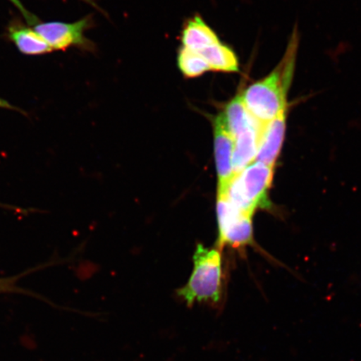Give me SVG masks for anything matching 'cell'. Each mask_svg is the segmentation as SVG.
Masks as SVG:
<instances>
[{"mask_svg": "<svg viewBox=\"0 0 361 361\" xmlns=\"http://www.w3.org/2000/svg\"><path fill=\"white\" fill-rule=\"evenodd\" d=\"M198 53L207 61L211 71L224 73H236L239 71L236 54L227 45L219 42Z\"/></svg>", "mask_w": 361, "mask_h": 361, "instance_id": "11", "label": "cell"}, {"mask_svg": "<svg viewBox=\"0 0 361 361\" xmlns=\"http://www.w3.org/2000/svg\"><path fill=\"white\" fill-rule=\"evenodd\" d=\"M8 37L19 51L26 56H42L53 52L49 44L32 26L13 25L8 30Z\"/></svg>", "mask_w": 361, "mask_h": 361, "instance_id": "9", "label": "cell"}, {"mask_svg": "<svg viewBox=\"0 0 361 361\" xmlns=\"http://www.w3.org/2000/svg\"><path fill=\"white\" fill-rule=\"evenodd\" d=\"M8 1H10L13 6H16L17 10L20 12L21 15L25 18L29 25L33 26L39 22L37 17L33 15L32 13H30L28 10H26V8L24 6V4L21 3L20 0H8Z\"/></svg>", "mask_w": 361, "mask_h": 361, "instance_id": "15", "label": "cell"}, {"mask_svg": "<svg viewBox=\"0 0 361 361\" xmlns=\"http://www.w3.org/2000/svg\"><path fill=\"white\" fill-rule=\"evenodd\" d=\"M183 47L200 52L216 44L219 39L200 16H195L187 22L182 31Z\"/></svg>", "mask_w": 361, "mask_h": 361, "instance_id": "10", "label": "cell"}, {"mask_svg": "<svg viewBox=\"0 0 361 361\" xmlns=\"http://www.w3.org/2000/svg\"><path fill=\"white\" fill-rule=\"evenodd\" d=\"M297 47V36L293 35L279 65L265 78L252 83L241 93L246 109L262 124H267L287 112L288 92L295 73Z\"/></svg>", "mask_w": 361, "mask_h": 361, "instance_id": "1", "label": "cell"}, {"mask_svg": "<svg viewBox=\"0 0 361 361\" xmlns=\"http://www.w3.org/2000/svg\"><path fill=\"white\" fill-rule=\"evenodd\" d=\"M287 112L265 124L262 132L256 161L274 166L286 137Z\"/></svg>", "mask_w": 361, "mask_h": 361, "instance_id": "8", "label": "cell"}, {"mask_svg": "<svg viewBox=\"0 0 361 361\" xmlns=\"http://www.w3.org/2000/svg\"><path fill=\"white\" fill-rule=\"evenodd\" d=\"M81 1L89 4L90 6H92L94 8H98L97 0H81Z\"/></svg>", "mask_w": 361, "mask_h": 361, "instance_id": "16", "label": "cell"}, {"mask_svg": "<svg viewBox=\"0 0 361 361\" xmlns=\"http://www.w3.org/2000/svg\"><path fill=\"white\" fill-rule=\"evenodd\" d=\"M194 269L186 286L178 290V295L189 307L207 304L219 308L224 301V286L221 255L201 243L193 255Z\"/></svg>", "mask_w": 361, "mask_h": 361, "instance_id": "2", "label": "cell"}, {"mask_svg": "<svg viewBox=\"0 0 361 361\" xmlns=\"http://www.w3.org/2000/svg\"><path fill=\"white\" fill-rule=\"evenodd\" d=\"M216 213L219 225V247H239L252 243V216L243 213L227 197L218 195Z\"/></svg>", "mask_w": 361, "mask_h": 361, "instance_id": "4", "label": "cell"}, {"mask_svg": "<svg viewBox=\"0 0 361 361\" xmlns=\"http://www.w3.org/2000/svg\"><path fill=\"white\" fill-rule=\"evenodd\" d=\"M53 264H56L55 262H52L51 264H44L43 265H39L38 267H35L31 269H28L25 271V272H23L21 274L15 275V276H10V277H2L0 278V293H22V295H28L34 298H37V299L39 300H44V301H47V299L45 298H43L42 295H38V293H35L32 291L25 290V288H23L18 286V282L20 281L22 278H24L26 276V275L32 274L36 272V271H38L39 269H42L43 268H47L48 266H51Z\"/></svg>", "mask_w": 361, "mask_h": 361, "instance_id": "14", "label": "cell"}, {"mask_svg": "<svg viewBox=\"0 0 361 361\" xmlns=\"http://www.w3.org/2000/svg\"><path fill=\"white\" fill-rule=\"evenodd\" d=\"M214 132V156L218 173V194L224 192L233 178V151L234 140L226 126L223 112L213 121Z\"/></svg>", "mask_w": 361, "mask_h": 361, "instance_id": "6", "label": "cell"}, {"mask_svg": "<svg viewBox=\"0 0 361 361\" xmlns=\"http://www.w3.org/2000/svg\"><path fill=\"white\" fill-rule=\"evenodd\" d=\"M264 124L255 118L234 138L233 151V174L236 175L256 159Z\"/></svg>", "mask_w": 361, "mask_h": 361, "instance_id": "7", "label": "cell"}, {"mask_svg": "<svg viewBox=\"0 0 361 361\" xmlns=\"http://www.w3.org/2000/svg\"><path fill=\"white\" fill-rule=\"evenodd\" d=\"M223 115L226 126L233 140L255 119L246 109L241 93L238 94L227 104Z\"/></svg>", "mask_w": 361, "mask_h": 361, "instance_id": "12", "label": "cell"}, {"mask_svg": "<svg viewBox=\"0 0 361 361\" xmlns=\"http://www.w3.org/2000/svg\"><path fill=\"white\" fill-rule=\"evenodd\" d=\"M92 18L87 16L73 23L39 22L32 27L42 36L53 51H66L71 47L93 51L94 44L85 35V31L92 26Z\"/></svg>", "mask_w": 361, "mask_h": 361, "instance_id": "5", "label": "cell"}, {"mask_svg": "<svg viewBox=\"0 0 361 361\" xmlns=\"http://www.w3.org/2000/svg\"><path fill=\"white\" fill-rule=\"evenodd\" d=\"M178 66L186 78H197L211 71L207 61L200 53L188 48L180 49L178 56Z\"/></svg>", "mask_w": 361, "mask_h": 361, "instance_id": "13", "label": "cell"}, {"mask_svg": "<svg viewBox=\"0 0 361 361\" xmlns=\"http://www.w3.org/2000/svg\"><path fill=\"white\" fill-rule=\"evenodd\" d=\"M274 168L255 161L233 176L224 195L243 213L252 216L259 207H269L268 191L272 184Z\"/></svg>", "mask_w": 361, "mask_h": 361, "instance_id": "3", "label": "cell"}, {"mask_svg": "<svg viewBox=\"0 0 361 361\" xmlns=\"http://www.w3.org/2000/svg\"><path fill=\"white\" fill-rule=\"evenodd\" d=\"M0 206H1V204H0Z\"/></svg>", "mask_w": 361, "mask_h": 361, "instance_id": "17", "label": "cell"}]
</instances>
